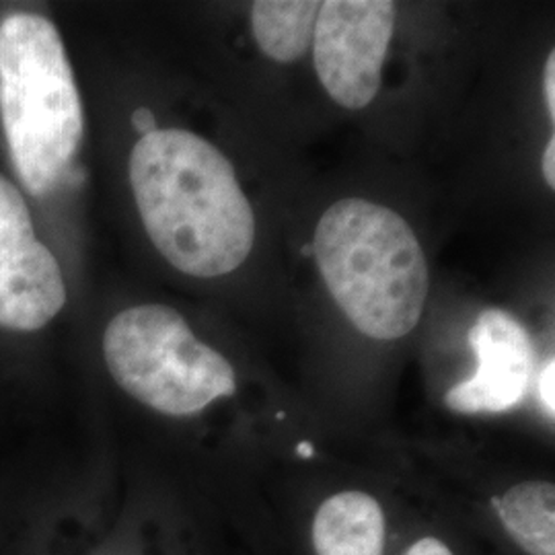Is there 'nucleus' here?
Listing matches in <instances>:
<instances>
[{
    "label": "nucleus",
    "instance_id": "f03ea898",
    "mask_svg": "<svg viewBox=\"0 0 555 555\" xmlns=\"http://www.w3.org/2000/svg\"><path fill=\"white\" fill-rule=\"evenodd\" d=\"M85 103L59 25L31 9L0 17V134L29 198L50 196L85 140Z\"/></svg>",
    "mask_w": 555,
    "mask_h": 555
},
{
    "label": "nucleus",
    "instance_id": "2eb2a0df",
    "mask_svg": "<svg viewBox=\"0 0 555 555\" xmlns=\"http://www.w3.org/2000/svg\"><path fill=\"white\" fill-rule=\"evenodd\" d=\"M297 453L298 456H302V459H311V456L315 455L311 442H300L297 447Z\"/></svg>",
    "mask_w": 555,
    "mask_h": 555
},
{
    "label": "nucleus",
    "instance_id": "6e6552de",
    "mask_svg": "<svg viewBox=\"0 0 555 555\" xmlns=\"http://www.w3.org/2000/svg\"><path fill=\"white\" fill-rule=\"evenodd\" d=\"M318 555H383L385 515L364 492H341L319 506L313 520Z\"/></svg>",
    "mask_w": 555,
    "mask_h": 555
},
{
    "label": "nucleus",
    "instance_id": "39448f33",
    "mask_svg": "<svg viewBox=\"0 0 555 555\" xmlns=\"http://www.w3.org/2000/svg\"><path fill=\"white\" fill-rule=\"evenodd\" d=\"M68 305V282L38 231L29 196L0 171V332L34 336Z\"/></svg>",
    "mask_w": 555,
    "mask_h": 555
},
{
    "label": "nucleus",
    "instance_id": "423d86ee",
    "mask_svg": "<svg viewBox=\"0 0 555 555\" xmlns=\"http://www.w3.org/2000/svg\"><path fill=\"white\" fill-rule=\"evenodd\" d=\"M393 31L396 4L389 0L321 2L313 64L332 100L348 109H362L375 101Z\"/></svg>",
    "mask_w": 555,
    "mask_h": 555
},
{
    "label": "nucleus",
    "instance_id": "20e7f679",
    "mask_svg": "<svg viewBox=\"0 0 555 555\" xmlns=\"http://www.w3.org/2000/svg\"><path fill=\"white\" fill-rule=\"evenodd\" d=\"M101 350L119 389L163 416H194L220 397L237 393L231 362L167 305L119 311L103 332Z\"/></svg>",
    "mask_w": 555,
    "mask_h": 555
},
{
    "label": "nucleus",
    "instance_id": "0eeeda50",
    "mask_svg": "<svg viewBox=\"0 0 555 555\" xmlns=\"http://www.w3.org/2000/svg\"><path fill=\"white\" fill-rule=\"evenodd\" d=\"M477 373L456 383L444 403L456 414H500L516 408L527 393L535 350L525 325L504 309H486L469 332Z\"/></svg>",
    "mask_w": 555,
    "mask_h": 555
},
{
    "label": "nucleus",
    "instance_id": "f257e3e1",
    "mask_svg": "<svg viewBox=\"0 0 555 555\" xmlns=\"http://www.w3.org/2000/svg\"><path fill=\"white\" fill-rule=\"evenodd\" d=\"M128 178L146 237L181 274L227 276L251 256V202L210 140L155 126L134 142Z\"/></svg>",
    "mask_w": 555,
    "mask_h": 555
},
{
    "label": "nucleus",
    "instance_id": "ddd939ff",
    "mask_svg": "<svg viewBox=\"0 0 555 555\" xmlns=\"http://www.w3.org/2000/svg\"><path fill=\"white\" fill-rule=\"evenodd\" d=\"M405 555H453V552L442 541H438L437 537H422Z\"/></svg>",
    "mask_w": 555,
    "mask_h": 555
},
{
    "label": "nucleus",
    "instance_id": "7ed1b4c3",
    "mask_svg": "<svg viewBox=\"0 0 555 555\" xmlns=\"http://www.w3.org/2000/svg\"><path fill=\"white\" fill-rule=\"evenodd\" d=\"M313 256L330 295L360 334L399 339L416 330L430 270L414 229L396 210L339 199L319 219Z\"/></svg>",
    "mask_w": 555,
    "mask_h": 555
},
{
    "label": "nucleus",
    "instance_id": "f8f14e48",
    "mask_svg": "<svg viewBox=\"0 0 555 555\" xmlns=\"http://www.w3.org/2000/svg\"><path fill=\"white\" fill-rule=\"evenodd\" d=\"M543 93L550 118L555 119V54L552 52L545 62V77H543Z\"/></svg>",
    "mask_w": 555,
    "mask_h": 555
},
{
    "label": "nucleus",
    "instance_id": "1a4fd4ad",
    "mask_svg": "<svg viewBox=\"0 0 555 555\" xmlns=\"http://www.w3.org/2000/svg\"><path fill=\"white\" fill-rule=\"evenodd\" d=\"M321 2L315 0H258L251 4V31L259 50L274 62L302 59L313 43Z\"/></svg>",
    "mask_w": 555,
    "mask_h": 555
},
{
    "label": "nucleus",
    "instance_id": "4468645a",
    "mask_svg": "<svg viewBox=\"0 0 555 555\" xmlns=\"http://www.w3.org/2000/svg\"><path fill=\"white\" fill-rule=\"evenodd\" d=\"M543 178L550 188H555V139L552 137L543 153Z\"/></svg>",
    "mask_w": 555,
    "mask_h": 555
},
{
    "label": "nucleus",
    "instance_id": "9b49d317",
    "mask_svg": "<svg viewBox=\"0 0 555 555\" xmlns=\"http://www.w3.org/2000/svg\"><path fill=\"white\" fill-rule=\"evenodd\" d=\"M554 380L555 360L554 358H550V360H547V364H545V366H543V371H541V377H539V396H541L543 408H545V412L550 414V417L555 416Z\"/></svg>",
    "mask_w": 555,
    "mask_h": 555
},
{
    "label": "nucleus",
    "instance_id": "9d476101",
    "mask_svg": "<svg viewBox=\"0 0 555 555\" xmlns=\"http://www.w3.org/2000/svg\"><path fill=\"white\" fill-rule=\"evenodd\" d=\"M508 535L529 555H555V488L550 481H522L494 500Z\"/></svg>",
    "mask_w": 555,
    "mask_h": 555
}]
</instances>
